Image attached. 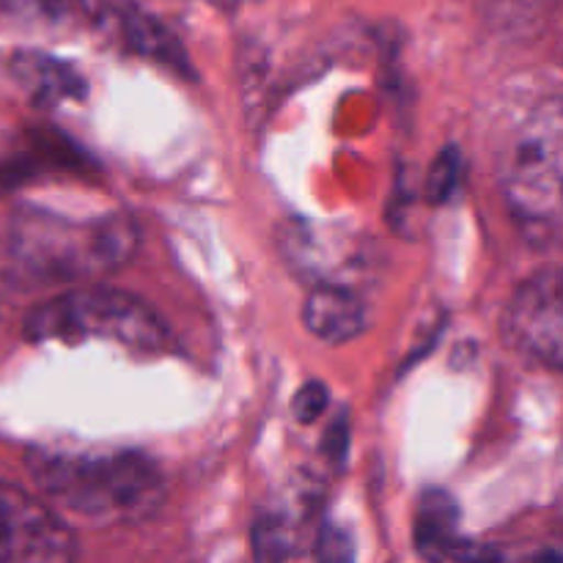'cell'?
<instances>
[{
  "label": "cell",
  "instance_id": "6da1fadb",
  "mask_svg": "<svg viewBox=\"0 0 563 563\" xmlns=\"http://www.w3.org/2000/svg\"><path fill=\"white\" fill-rule=\"evenodd\" d=\"M25 465L38 493L93 522L148 520L165 500L163 473L141 454L33 449Z\"/></svg>",
  "mask_w": 563,
  "mask_h": 563
},
{
  "label": "cell",
  "instance_id": "7a4b0ae2",
  "mask_svg": "<svg viewBox=\"0 0 563 563\" xmlns=\"http://www.w3.org/2000/svg\"><path fill=\"white\" fill-rule=\"evenodd\" d=\"M500 196L533 245L563 242V97L533 104L498 159Z\"/></svg>",
  "mask_w": 563,
  "mask_h": 563
},
{
  "label": "cell",
  "instance_id": "3957f363",
  "mask_svg": "<svg viewBox=\"0 0 563 563\" xmlns=\"http://www.w3.org/2000/svg\"><path fill=\"white\" fill-rule=\"evenodd\" d=\"M25 335L38 344L102 339L146 355H157L170 346L168 328L146 302L108 286L75 289L36 306L25 319Z\"/></svg>",
  "mask_w": 563,
  "mask_h": 563
},
{
  "label": "cell",
  "instance_id": "277c9868",
  "mask_svg": "<svg viewBox=\"0 0 563 563\" xmlns=\"http://www.w3.org/2000/svg\"><path fill=\"white\" fill-rule=\"evenodd\" d=\"M27 262L42 273L77 278V275L113 273L124 267L137 245V225L126 214H110L88 225L60 220L33 223L22 236Z\"/></svg>",
  "mask_w": 563,
  "mask_h": 563
},
{
  "label": "cell",
  "instance_id": "5b68a950",
  "mask_svg": "<svg viewBox=\"0 0 563 563\" xmlns=\"http://www.w3.org/2000/svg\"><path fill=\"white\" fill-rule=\"evenodd\" d=\"M500 330L526 361L563 372V267L533 273L511 295Z\"/></svg>",
  "mask_w": 563,
  "mask_h": 563
},
{
  "label": "cell",
  "instance_id": "8992f818",
  "mask_svg": "<svg viewBox=\"0 0 563 563\" xmlns=\"http://www.w3.org/2000/svg\"><path fill=\"white\" fill-rule=\"evenodd\" d=\"M77 553L71 528L44 500L0 482V563H66Z\"/></svg>",
  "mask_w": 563,
  "mask_h": 563
},
{
  "label": "cell",
  "instance_id": "52a82bcc",
  "mask_svg": "<svg viewBox=\"0 0 563 563\" xmlns=\"http://www.w3.org/2000/svg\"><path fill=\"white\" fill-rule=\"evenodd\" d=\"M456 520H460V509L449 493H440V489L423 493L416 515V548L421 550L423 559L465 561L493 555L489 550L462 539L456 533Z\"/></svg>",
  "mask_w": 563,
  "mask_h": 563
},
{
  "label": "cell",
  "instance_id": "ba28073f",
  "mask_svg": "<svg viewBox=\"0 0 563 563\" xmlns=\"http://www.w3.org/2000/svg\"><path fill=\"white\" fill-rule=\"evenodd\" d=\"M302 322L328 344H346L368 328L361 297L344 284H319L302 306Z\"/></svg>",
  "mask_w": 563,
  "mask_h": 563
},
{
  "label": "cell",
  "instance_id": "9c48e42d",
  "mask_svg": "<svg viewBox=\"0 0 563 563\" xmlns=\"http://www.w3.org/2000/svg\"><path fill=\"white\" fill-rule=\"evenodd\" d=\"M11 75L22 88L42 104H58L64 99L86 97V80L75 66L36 49H20L11 55Z\"/></svg>",
  "mask_w": 563,
  "mask_h": 563
},
{
  "label": "cell",
  "instance_id": "30bf717a",
  "mask_svg": "<svg viewBox=\"0 0 563 563\" xmlns=\"http://www.w3.org/2000/svg\"><path fill=\"white\" fill-rule=\"evenodd\" d=\"M124 31L126 42L132 49H137L141 55L159 60V64L170 66V69L181 71V75H192L190 64H187V55L181 49V44L176 42L174 33L163 25L159 20H154L152 14L137 9L124 11Z\"/></svg>",
  "mask_w": 563,
  "mask_h": 563
},
{
  "label": "cell",
  "instance_id": "8fae6325",
  "mask_svg": "<svg viewBox=\"0 0 563 563\" xmlns=\"http://www.w3.org/2000/svg\"><path fill=\"white\" fill-rule=\"evenodd\" d=\"M297 531L284 515H264L253 531V553L262 561H286L297 555Z\"/></svg>",
  "mask_w": 563,
  "mask_h": 563
},
{
  "label": "cell",
  "instance_id": "7c38bea8",
  "mask_svg": "<svg viewBox=\"0 0 563 563\" xmlns=\"http://www.w3.org/2000/svg\"><path fill=\"white\" fill-rule=\"evenodd\" d=\"M462 179V154L456 146H449L440 152V157L434 159L432 170L427 176V196L432 203H445L454 196L456 185Z\"/></svg>",
  "mask_w": 563,
  "mask_h": 563
},
{
  "label": "cell",
  "instance_id": "4fadbf2b",
  "mask_svg": "<svg viewBox=\"0 0 563 563\" xmlns=\"http://www.w3.org/2000/svg\"><path fill=\"white\" fill-rule=\"evenodd\" d=\"M330 405V394L322 383H308L297 390L295 401H291V410L300 423H313L324 416Z\"/></svg>",
  "mask_w": 563,
  "mask_h": 563
},
{
  "label": "cell",
  "instance_id": "5bb4252c",
  "mask_svg": "<svg viewBox=\"0 0 563 563\" xmlns=\"http://www.w3.org/2000/svg\"><path fill=\"white\" fill-rule=\"evenodd\" d=\"M317 555L324 561H350L352 559V542L341 528L324 526L319 533Z\"/></svg>",
  "mask_w": 563,
  "mask_h": 563
},
{
  "label": "cell",
  "instance_id": "9a60e30c",
  "mask_svg": "<svg viewBox=\"0 0 563 563\" xmlns=\"http://www.w3.org/2000/svg\"><path fill=\"white\" fill-rule=\"evenodd\" d=\"M346 449H350V423L344 416H339L330 427L328 438H324V454L335 462H344Z\"/></svg>",
  "mask_w": 563,
  "mask_h": 563
},
{
  "label": "cell",
  "instance_id": "2e32d148",
  "mask_svg": "<svg viewBox=\"0 0 563 563\" xmlns=\"http://www.w3.org/2000/svg\"><path fill=\"white\" fill-rule=\"evenodd\" d=\"M231 3H234V0H231Z\"/></svg>",
  "mask_w": 563,
  "mask_h": 563
}]
</instances>
